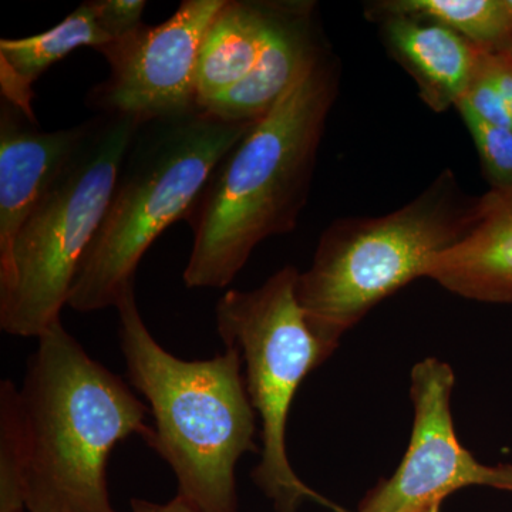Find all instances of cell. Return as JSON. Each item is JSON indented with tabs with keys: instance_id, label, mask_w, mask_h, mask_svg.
<instances>
[{
	"instance_id": "obj_1",
	"label": "cell",
	"mask_w": 512,
	"mask_h": 512,
	"mask_svg": "<svg viewBox=\"0 0 512 512\" xmlns=\"http://www.w3.org/2000/svg\"><path fill=\"white\" fill-rule=\"evenodd\" d=\"M338 89V63L325 49L222 158L187 218V288H227L262 241L295 228Z\"/></svg>"
},
{
	"instance_id": "obj_2",
	"label": "cell",
	"mask_w": 512,
	"mask_h": 512,
	"mask_svg": "<svg viewBox=\"0 0 512 512\" xmlns=\"http://www.w3.org/2000/svg\"><path fill=\"white\" fill-rule=\"evenodd\" d=\"M29 512H117L107 467L117 444L150 440V409L93 359L62 319L37 339L19 387Z\"/></svg>"
},
{
	"instance_id": "obj_3",
	"label": "cell",
	"mask_w": 512,
	"mask_h": 512,
	"mask_svg": "<svg viewBox=\"0 0 512 512\" xmlns=\"http://www.w3.org/2000/svg\"><path fill=\"white\" fill-rule=\"evenodd\" d=\"M116 309L128 379L154 420L147 444L173 470L177 497L198 512H238L239 460L261 451L238 350L181 359L151 335L134 288Z\"/></svg>"
},
{
	"instance_id": "obj_4",
	"label": "cell",
	"mask_w": 512,
	"mask_h": 512,
	"mask_svg": "<svg viewBox=\"0 0 512 512\" xmlns=\"http://www.w3.org/2000/svg\"><path fill=\"white\" fill-rule=\"evenodd\" d=\"M255 123L198 111L141 124L74 281L70 308L82 313L116 308L134 288L148 248L174 222L187 220L217 165Z\"/></svg>"
},
{
	"instance_id": "obj_5",
	"label": "cell",
	"mask_w": 512,
	"mask_h": 512,
	"mask_svg": "<svg viewBox=\"0 0 512 512\" xmlns=\"http://www.w3.org/2000/svg\"><path fill=\"white\" fill-rule=\"evenodd\" d=\"M478 201L446 170L400 210L333 222L296 285L313 332L338 348L342 336L376 305L426 278L430 262L466 237L477 220Z\"/></svg>"
},
{
	"instance_id": "obj_6",
	"label": "cell",
	"mask_w": 512,
	"mask_h": 512,
	"mask_svg": "<svg viewBox=\"0 0 512 512\" xmlns=\"http://www.w3.org/2000/svg\"><path fill=\"white\" fill-rule=\"evenodd\" d=\"M140 126L128 117L94 119L79 153L20 229L8 262L0 266L3 332L39 339L62 319Z\"/></svg>"
},
{
	"instance_id": "obj_7",
	"label": "cell",
	"mask_w": 512,
	"mask_h": 512,
	"mask_svg": "<svg viewBox=\"0 0 512 512\" xmlns=\"http://www.w3.org/2000/svg\"><path fill=\"white\" fill-rule=\"evenodd\" d=\"M299 274L295 266H285L258 288L225 292L215 311L222 343L241 355L249 400L261 420V461L252 480L276 512H298L306 500L332 507L298 477L286 448L299 387L338 349L306 322L296 296Z\"/></svg>"
},
{
	"instance_id": "obj_8",
	"label": "cell",
	"mask_w": 512,
	"mask_h": 512,
	"mask_svg": "<svg viewBox=\"0 0 512 512\" xmlns=\"http://www.w3.org/2000/svg\"><path fill=\"white\" fill-rule=\"evenodd\" d=\"M227 0H184L170 19L140 25L101 47L109 77L87 94L106 116L137 123L181 119L198 113L197 62L202 39Z\"/></svg>"
},
{
	"instance_id": "obj_9",
	"label": "cell",
	"mask_w": 512,
	"mask_h": 512,
	"mask_svg": "<svg viewBox=\"0 0 512 512\" xmlns=\"http://www.w3.org/2000/svg\"><path fill=\"white\" fill-rule=\"evenodd\" d=\"M453 369L427 357L412 370V437L393 476L369 491L357 512H420L461 488L512 491V464L485 466L458 440L451 414Z\"/></svg>"
},
{
	"instance_id": "obj_10",
	"label": "cell",
	"mask_w": 512,
	"mask_h": 512,
	"mask_svg": "<svg viewBox=\"0 0 512 512\" xmlns=\"http://www.w3.org/2000/svg\"><path fill=\"white\" fill-rule=\"evenodd\" d=\"M0 266L20 229L79 153L92 121L56 131L36 128L25 114L0 104Z\"/></svg>"
},
{
	"instance_id": "obj_11",
	"label": "cell",
	"mask_w": 512,
	"mask_h": 512,
	"mask_svg": "<svg viewBox=\"0 0 512 512\" xmlns=\"http://www.w3.org/2000/svg\"><path fill=\"white\" fill-rule=\"evenodd\" d=\"M313 12L312 2H282L268 45L252 72L201 111L222 120L251 123L274 109L326 49Z\"/></svg>"
},
{
	"instance_id": "obj_12",
	"label": "cell",
	"mask_w": 512,
	"mask_h": 512,
	"mask_svg": "<svg viewBox=\"0 0 512 512\" xmlns=\"http://www.w3.org/2000/svg\"><path fill=\"white\" fill-rule=\"evenodd\" d=\"M426 278L471 301L512 303V187L480 197L474 227L430 262Z\"/></svg>"
},
{
	"instance_id": "obj_13",
	"label": "cell",
	"mask_w": 512,
	"mask_h": 512,
	"mask_svg": "<svg viewBox=\"0 0 512 512\" xmlns=\"http://www.w3.org/2000/svg\"><path fill=\"white\" fill-rule=\"evenodd\" d=\"M383 40L419 86L421 100L443 113L463 100L483 49L430 20L384 16Z\"/></svg>"
},
{
	"instance_id": "obj_14",
	"label": "cell",
	"mask_w": 512,
	"mask_h": 512,
	"mask_svg": "<svg viewBox=\"0 0 512 512\" xmlns=\"http://www.w3.org/2000/svg\"><path fill=\"white\" fill-rule=\"evenodd\" d=\"M282 2L227 0L202 39L197 62L198 107L241 83L254 69Z\"/></svg>"
},
{
	"instance_id": "obj_15",
	"label": "cell",
	"mask_w": 512,
	"mask_h": 512,
	"mask_svg": "<svg viewBox=\"0 0 512 512\" xmlns=\"http://www.w3.org/2000/svg\"><path fill=\"white\" fill-rule=\"evenodd\" d=\"M101 28L96 8L84 2L55 28L23 39L0 40V90L2 99L22 111L36 124L32 109L33 84L49 67L74 52L89 46L100 50L110 45Z\"/></svg>"
},
{
	"instance_id": "obj_16",
	"label": "cell",
	"mask_w": 512,
	"mask_h": 512,
	"mask_svg": "<svg viewBox=\"0 0 512 512\" xmlns=\"http://www.w3.org/2000/svg\"><path fill=\"white\" fill-rule=\"evenodd\" d=\"M370 16L430 20L485 52L512 53V18L504 0H387L373 3Z\"/></svg>"
},
{
	"instance_id": "obj_17",
	"label": "cell",
	"mask_w": 512,
	"mask_h": 512,
	"mask_svg": "<svg viewBox=\"0 0 512 512\" xmlns=\"http://www.w3.org/2000/svg\"><path fill=\"white\" fill-rule=\"evenodd\" d=\"M26 485V443L19 387L0 383V512H23Z\"/></svg>"
},
{
	"instance_id": "obj_18",
	"label": "cell",
	"mask_w": 512,
	"mask_h": 512,
	"mask_svg": "<svg viewBox=\"0 0 512 512\" xmlns=\"http://www.w3.org/2000/svg\"><path fill=\"white\" fill-rule=\"evenodd\" d=\"M458 106L467 107L487 123L512 128V53L481 50Z\"/></svg>"
},
{
	"instance_id": "obj_19",
	"label": "cell",
	"mask_w": 512,
	"mask_h": 512,
	"mask_svg": "<svg viewBox=\"0 0 512 512\" xmlns=\"http://www.w3.org/2000/svg\"><path fill=\"white\" fill-rule=\"evenodd\" d=\"M457 111L473 137L488 183L493 190L511 188L512 128L487 123L464 106H458Z\"/></svg>"
},
{
	"instance_id": "obj_20",
	"label": "cell",
	"mask_w": 512,
	"mask_h": 512,
	"mask_svg": "<svg viewBox=\"0 0 512 512\" xmlns=\"http://www.w3.org/2000/svg\"><path fill=\"white\" fill-rule=\"evenodd\" d=\"M101 28L111 43L143 25L147 2L143 0H93Z\"/></svg>"
},
{
	"instance_id": "obj_21",
	"label": "cell",
	"mask_w": 512,
	"mask_h": 512,
	"mask_svg": "<svg viewBox=\"0 0 512 512\" xmlns=\"http://www.w3.org/2000/svg\"><path fill=\"white\" fill-rule=\"evenodd\" d=\"M130 505V512H198L177 495L167 503H151V501L133 498Z\"/></svg>"
},
{
	"instance_id": "obj_22",
	"label": "cell",
	"mask_w": 512,
	"mask_h": 512,
	"mask_svg": "<svg viewBox=\"0 0 512 512\" xmlns=\"http://www.w3.org/2000/svg\"><path fill=\"white\" fill-rule=\"evenodd\" d=\"M420 512H441V503L431 504L429 507L424 508V510Z\"/></svg>"
},
{
	"instance_id": "obj_23",
	"label": "cell",
	"mask_w": 512,
	"mask_h": 512,
	"mask_svg": "<svg viewBox=\"0 0 512 512\" xmlns=\"http://www.w3.org/2000/svg\"><path fill=\"white\" fill-rule=\"evenodd\" d=\"M505 6H507L508 12H510L512 18V0H504Z\"/></svg>"
}]
</instances>
